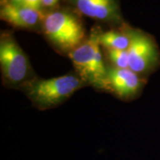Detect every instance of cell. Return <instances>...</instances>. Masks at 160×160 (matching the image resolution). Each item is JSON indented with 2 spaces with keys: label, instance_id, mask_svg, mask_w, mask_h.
<instances>
[{
  "label": "cell",
  "instance_id": "cell-1",
  "mask_svg": "<svg viewBox=\"0 0 160 160\" xmlns=\"http://www.w3.org/2000/svg\"><path fill=\"white\" fill-rule=\"evenodd\" d=\"M85 84L79 76L67 74L48 79L30 80L22 86L33 105L45 110L63 102Z\"/></svg>",
  "mask_w": 160,
  "mask_h": 160
},
{
  "label": "cell",
  "instance_id": "cell-2",
  "mask_svg": "<svg viewBox=\"0 0 160 160\" xmlns=\"http://www.w3.org/2000/svg\"><path fill=\"white\" fill-rule=\"evenodd\" d=\"M100 46L99 32H93L68 55L78 76L85 83L104 89L108 67L104 62Z\"/></svg>",
  "mask_w": 160,
  "mask_h": 160
},
{
  "label": "cell",
  "instance_id": "cell-9",
  "mask_svg": "<svg viewBox=\"0 0 160 160\" xmlns=\"http://www.w3.org/2000/svg\"><path fill=\"white\" fill-rule=\"evenodd\" d=\"M131 27L126 26L122 31H111L99 33L100 45L106 50H128L130 45Z\"/></svg>",
  "mask_w": 160,
  "mask_h": 160
},
{
  "label": "cell",
  "instance_id": "cell-6",
  "mask_svg": "<svg viewBox=\"0 0 160 160\" xmlns=\"http://www.w3.org/2000/svg\"><path fill=\"white\" fill-rule=\"evenodd\" d=\"M146 78L129 68L108 67L104 89L112 92L122 100H133L142 91Z\"/></svg>",
  "mask_w": 160,
  "mask_h": 160
},
{
  "label": "cell",
  "instance_id": "cell-11",
  "mask_svg": "<svg viewBox=\"0 0 160 160\" xmlns=\"http://www.w3.org/2000/svg\"><path fill=\"white\" fill-rule=\"evenodd\" d=\"M6 1H8L10 2L17 4L19 5L34 8L40 11H42V8L41 5V0H6Z\"/></svg>",
  "mask_w": 160,
  "mask_h": 160
},
{
  "label": "cell",
  "instance_id": "cell-3",
  "mask_svg": "<svg viewBox=\"0 0 160 160\" xmlns=\"http://www.w3.org/2000/svg\"><path fill=\"white\" fill-rule=\"evenodd\" d=\"M42 25L49 41L63 52L69 53L86 39L82 23L71 12H51L45 16Z\"/></svg>",
  "mask_w": 160,
  "mask_h": 160
},
{
  "label": "cell",
  "instance_id": "cell-4",
  "mask_svg": "<svg viewBox=\"0 0 160 160\" xmlns=\"http://www.w3.org/2000/svg\"><path fill=\"white\" fill-rule=\"evenodd\" d=\"M130 37L128 68L146 78L160 66L159 46L154 38L142 30L131 28Z\"/></svg>",
  "mask_w": 160,
  "mask_h": 160
},
{
  "label": "cell",
  "instance_id": "cell-5",
  "mask_svg": "<svg viewBox=\"0 0 160 160\" xmlns=\"http://www.w3.org/2000/svg\"><path fill=\"white\" fill-rule=\"evenodd\" d=\"M0 65L5 81L11 85H22L31 70L27 56L14 37L4 32L0 38Z\"/></svg>",
  "mask_w": 160,
  "mask_h": 160
},
{
  "label": "cell",
  "instance_id": "cell-10",
  "mask_svg": "<svg viewBox=\"0 0 160 160\" xmlns=\"http://www.w3.org/2000/svg\"><path fill=\"white\" fill-rule=\"evenodd\" d=\"M113 67L128 68V54L127 50H106Z\"/></svg>",
  "mask_w": 160,
  "mask_h": 160
},
{
  "label": "cell",
  "instance_id": "cell-8",
  "mask_svg": "<svg viewBox=\"0 0 160 160\" xmlns=\"http://www.w3.org/2000/svg\"><path fill=\"white\" fill-rule=\"evenodd\" d=\"M80 13L92 19L122 22L118 0H70Z\"/></svg>",
  "mask_w": 160,
  "mask_h": 160
},
{
  "label": "cell",
  "instance_id": "cell-7",
  "mask_svg": "<svg viewBox=\"0 0 160 160\" xmlns=\"http://www.w3.org/2000/svg\"><path fill=\"white\" fill-rule=\"evenodd\" d=\"M0 17L9 25L24 29L34 28L39 23L43 22L45 17L42 11L6 0L2 3Z\"/></svg>",
  "mask_w": 160,
  "mask_h": 160
},
{
  "label": "cell",
  "instance_id": "cell-12",
  "mask_svg": "<svg viewBox=\"0 0 160 160\" xmlns=\"http://www.w3.org/2000/svg\"><path fill=\"white\" fill-rule=\"evenodd\" d=\"M59 0H41L42 7L50 8L57 5Z\"/></svg>",
  "mask_w": 160,
  "mask_h": 160
}]
</instances>
